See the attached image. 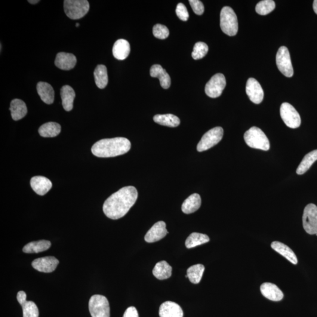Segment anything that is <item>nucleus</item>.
<instances>
[{"label": "nucleus", "mask_w": 317, "mask_h": 317, "mask_svg": "<svg viewBox=\"0 0 317 317\" xmlns=\"http://www.w3.org/2000/svg\"><path fill=\"white\" fill-rule=\"evenodd\" d=\"M123 317H139V315L136 308L130 307L125 311Z\"/></svg>", "instance_id": "ea45409f"}, {"label": "nucleus", "mask_w": 317, "mask_h": 317, "mask_svg": "<svg viewBox=\"0 0 317 317\" xmlns=\"http://www.w3.org/2000/svg\"><path fill=\"white\" fill-rule=\"evenodd\" d=\"M17 298L18 303L20 304L21 306L27 303V294L25 292L23 291L18 292Z\"/></svg>", "instance_id": "a19ab883"}, {"label": "nucleus", "mask_w": 317, "mask_h": 317, "mask_svg": "<svg viewBox=\"0 0 317 317\" xmlns=\"http://www.w3.org/2000/svg\"><path fill=\"white\" fill-rule=\"evenodd\" d=\"M202 200L198 193H194L187 198L181 206V211L185 214L193 213L201 208Z\"/></svg>", "instance_id": "5701e85b"}, {"label": "nucleus", "mask_w": 317, "mask_h": 317, "mask_svg": "<svg viewBox=\"0 0 317 317\" xmlns=\"http://www.w3.org/2000/svg\"><path fill=\"white\" fill-rule=\"evenodd\" d=\"M316 236H317V233L316 234Z\"/></svg>", "instance_id": "a18cd8bd"}, {"label": "nucleus", "mask_w": 317, "mask_h": 317, "mask_svg": "<svg viewBox=\"0 0 317 317\" xmlns=\"http://www.w3.org/2000/svg\"><path fill=\"white\" fill-rule=\"evenodd\" d=\"M59 264V261L56 258L52 256L36 258L32 262L34 269L42 273H52L56 269Z\"/></svg>", "instance_id": "ddd939ff"}, {"label": "nucleus", "mask_w": 317, "mask_h": 317, "mask_svg": "<svg viewBox=\"0 0 317 317\" xmlns=\"http://www.w3.org/2000/svg\"><path fill=\"white\" fill-rule=\"evenodd\" d=\"M138 196V191L135 187H123L105 202L103 206L105 214L113 220L124 217L134 205Z\"/></svg>", "instance_id": "f257e3e1"}, {"label": "nucleus", "mask_w": 317, "mask_h": 317, "mask_svg": "<svg viewBox=\"0 0 317 317\" xmlns=\"http://www.w3.org/2000/svg\"><path fill=\"white\" fill-rule=\"evenodd\" d=\"M177 17L181 21H186L189 19V14L186 6L183 3H178L176 9Z\"/></svg>", "instance_id": "4c0bfd02"}, {"label": "nucleus", "mask_w": 317, "mask_h": 317, "mask_svg": "<svg viewBox=\"0 0 317 317\" xmlns=\"http://www.w3.org/2000/svg\"><path fill=\"white\" fill-rule=\"evenodd\" d=\"M275 2L273 0H264L258 3L255 7V11L258 14L266 15L275 10Z\"/></svg>", "instance_id": "72a5a7b5"}, {"label": "nucleus", "mask_w": 317, "mask_h": 317, "mask_svg": "<svg viewBox=\"0 0 317 317\" xmlns=\"http://www.w3.org/2000/svg\"><path fill=\"white\" fill-rule=\"evenodd\" d=\"M313 9L315 13L317 14V0H315L313 2Z\"/></svg>", "instance_id": "79ce46f5"}, {"label": "nucleus", "mask_w": 317, "mask_h": 317, "mask_svg": "<svg viewBox=\"0 0 317 317\" xmlns=\"http://www.w3.org/2000/svg\"><path fill=\"white\" fill-rule=\"evenodd\" d=\"M226 81L222 73H218L211 77L205 87V92L208 97L216 98L220 97L225 88Z\"/></svg>", "instance_id": "9b49d317"}, {"label": "nucleus", "mask_w": 317, "mask_h": 317, "mask_svg": "<svg viewBox=\"0 0 317 317\" xmlns=\"http://www.w3.org/2000/svg\"><path fill=\"white\" fill-rule=\"evenodd\" d=\"M36 90L40 98L44 103L50 105L54 101L53 88L47 82H39L36 85Z\"/></svg>", "instance_id": "4be33fe9"}, {"label": "nucleus", "mask_w": 317, "mask_h": 317, "mask_svg": "<svg viewBox=\"0 0 317 317\" xmlns=\"http://www.w3.org/2000/svg\"><path fill=\"white\" fill-rule=\"evenodd\" d=\"M89 310L92 317H110V307L107 298L94 295L89 301Z\"/></svg>", "instance_id": "423d86ee"}, {"label": "nucleus", "mask_w": 317, "mask_h": 317, "mask_svg": "<svg viewBox=\"0 0 317 317\" xmlns=\"http://www.w3.org/2000/svg\"><path fill=\"white\" fill-rule=\"evenodd\" d=\"M205 270V266L201 264L191 266L187 270V278L193 284H198L201 281Z\"/></svg>", "instance_id": "473e14b6"}, {"label": "nucleus", "mask_w": 317, "mask_h": 317, "mask_svg": "<svg viewBox=\"0 0 317 317\" xmlns=\"http://www.w3.org/2000/svg\"><path fill=\"white\" fill-rule=\"evenodd\" d=\"M210 241L209 236L205 234L193 233L187 238L185 242L187 248H192L200 245L205 244Z\"/></svg>", "instance_id": "2f4dec72"}, {"label": "nucleus", "mask_w": 317, "mask_h": 317, "mask_svg": "<svg viewBox=\"0 0 317 317\" xmlns=\"http://www.w3.org/2000/svg\"><path fill=\"white\" fill-rule=\"evenodd\" d=\"M130 52V44L127 40L124 39L117 40L113 45V55L117 60H125L129 56Z\"/></svg>", "instance_id": "6ab92c4d"}, {"label": "nucleus", "mask_w": 317, "mask_h": 317, "mask_svg": "<svg viewBox=\"0 0 317 317\" xmlns=\"http://www.w3.org/2000/svg\"><path fill=\"white\" fill-rule=\"evenodd\" d=\"M51 243L50 241H39L28 243L23 248V251L26 253H38L40 252L47 250L50 248Z\"/></svg>", "instance_id": "a878e982"}, {"label": "nucleus", "mask_w": 317, "mask_h": 317, "mask_svg": "<svg viewBox=\"0 0 317 317\" xmlns=\"http://www.w3.org/2000/svg\"><path fill=\"white\" fill-rule=\"evenodd\" d=\"M131 144L127 138L118 137L98 141L92 147L93 155L99 158H112L124 155L131 149Z\"/></svg>", "instance_id": "f03ea898"}, {"label": "nucleus", "mask_w": 317, "mask_h": 317, "mask_svg": "<svg viewBox=\"0 0 317 317\" xmlns=\"http://www.w3.org/2000/svg\"><path fill=\"white\" fill-rule=\"evenodd\" d=\"M271 247L278 253L282 255L286 259H287L292 264H296L298 263V260L296 255L291 249L284 243L279 242H274L271 245Z\"/></svg>", "instance_id": "412c9836"}, {"label": "nucleus", "mask_w": 317, "mask_h": 317, "mask_svg": "<svg viewBox=\"0 0 317 317\" xmlns=\"http://www.w3.org/2000/svg\"><path fill=\"white\" fill-rule=\"evenodd\" d=\"M23 317H38L39 311L36 305L33 301H27L23 305Z\"/></svg>", "instance_id": "c9c22d12"}, {"label": "nucleus", "mask_w": 317, "mask_h": 317, "mask_svg": "<svg viewBox=\"0 0 317 317\" xmlns=\"http://www.w3.org/2000/svg\"><path fill=\"white\" fill-rule=\"evenodd\" d=\"M64 7L65 13L72 20L84 17L89 10V4L87 0H66Z\"/></svg>", "instance_id": "39448f33"}, {"label": "nucleus", "mask_w": 317, "mask_h": 317, "mask_svg": "<svg viewBox=\"0 0 317 317\" xmlns=\"http://www.w3.org/2000/svg\"><path fill=\"white\" fill-rule=\"evenodd\" d=\"M61 127L56 122H50L43 124L39 128L38 132L41 137L44 138H53L60 134Z\"/></svg>", "instance_id": "cd10ccee"}, {"label": "nucleus", "mask_w": 317, "mask_h": 317, "mask_svg": "<svg viewBox=\"0 0 317 317\" xmlns=\"http://www.w3.org/2000/svg\"><path fill=\"white\" fill-rule=\"evenodd\" d=\"M191 7H192L194 13L197 15H201L204 13V5L199 0H190L189 1Z\"/></svg>", "instance_id": "58836bf2"}, {"label": "nucleus", "mask_w": 317, "mask_h": 317, "mask_svg": "<svg viewBox=\"0 0 317 317\" xmlns=\"http://www.w3.org/2000/svg\"><path fill=\"white\" fill-rule=\"evenodd\" d=\"M223 134V129L221 127L211 129L203 135L197 146V150L198 152H203L216 145L222 140Z\"/></svg>", "instance_id": "0eeeda50"}, {"label": "nucleus", "mask_w": 317, "mask_h": 317, "mask_svg": "<svg viewBox=\"0 0 317 317\" xmlns=\"http://www.w3.org/2000/svg\"><path fill=\"white\" fill-rule=\"evenodd\" d=\"M280 115L282 121L288 127L295 129L300 127L301 125V117L291 104L284 103L280 107Z\"/></svg>", "instance_id": "1a4fd4ad"}, {"label": "nucleus", "mask_w": 317, "mask_h": 317, "mask_svg": "<svg viewBox=\"0 0 317 317\" xmlns=\"http://www.w3.org/2000/svg\"><path fill=\"white\" fill-rule=\"evenodd\" d=\"M316 161H317V149L307 153L304 157L302 161L301 162L297 169V174L298 175L304 174Z\"/></svg>", "instance_id": "7c9ffc66"}, {"label": "nucleus", "mask_w": 317, "mask_h": 317, "mask_svg": "<svg viewBox=\"0 0 317 317\" xmlns=\"http://www.w3.org/2000/svg\"><path fill=\"white\" fill-rule=\"evenodd\" d=\"M304 229L309 235L317 233V207L315 204L308 205L304 210L303 216Z\"/></svg>", "instance_id": "9d476101"}, {"label": "nucleus", "mask_w": 317, "mask_h": 317, "mask_svg": "<svg viewBox=\"0 0 317 317\" xmlns=\"http://www.w3.org/2000/svg\"><path fill=\"white\" fill-rule=\"evenodd\" d=\"M209 47L205 42H198L194 46L192 56L194 60L202 59L208 54Z\"/></svg>", "instance_id": "f704fd0d"}, {"label": "nucleus", "mask_w": 317, "mask_h": 317, "mask_svg": "<svg viewBox=\"0 0 317 317\" xmlns=\"http://www.w3.org/2000/svg\"><path fill=\"white\" fill-rule=\"evenodd\" d=\"M79 23H76V27H79Z\"/></svg>", "instance_id": "c03bdc74"}, {"label": "nucleus", "mask_w": 317, "mask_h": 317, "mask_svg": "<svg viewBox=\"0 0 317 317\" xmlns=\"http://www.w3.org/2000/svg\"><path fill=\"white\" fill-rule=\"evenodd\" d=\"M76 61V58L74 55L66 52H60L57 55L55 64L61 70H70L75 67Z\"/></svg>", "instance_id": "a211bd4d"}, {"label": "nucleus", "mask_w": 317, "mask_h": 317, "mask_svg": "<svg viewBox=\"0 0 317 317\" xmlns=\"http://www.w3.org/2000/svg\"><path fill=\"white\" fill-rule=\"evenodd\" d=\"M10 110L12 118L14 121H19L23 119L27 113L26 104L22 100L15 99L11 101Z\"/></svg>", "instance_id": "393cba45"}, {"label": "nucleus", "mask_w": 317, "mask_h": 317, "mask_svg": "<svg viewBox=\"0 0 317 317\" xmlns=\"http://www.w3.org/2000/svg\"><path fill=\"white\" fill-rule=\"evenodd\" d=\"M153 35L160 39L167 38L169 35V31L167 27L162 24H156L153 28Z\"/></svg>", "instance_id": "e433bc0d"}, {"label": "nucleus", "mask_w": 317, "mask_h": 317, "mask_svg": "<svg viewBox=\"0 0 317 317\" xmlns=\"http://www.w3.org/2000/svg\"><path fill=\"white\" fill-rule=\"evenodd\" d=\"M29 1L30 3V4H37V3L39 2V0H37V1H36V0H35H35H29V1Z\"/></svg>", "instance_id": "37998d69"}, {"label": "nucleus", "mask_w": 317, "mask_h": 317, "mask_svg": "<svg viewBox=\"0 0 317 317\" xmlns=\"http://www.w3.org/2000/svg\"><path fill=\"white\" fill-rule=\"evenodd\" d=\"M61 97L64 109L66 111H70L73 109V101L75 97V92L69 85L63 86L61 89Z\"/></svg>", "instance_id": "b1692460"}, {"label": "nucleus", "mask_w": 317, "mask_h": 317, "mask_svg": "<svg viewBox=\"0 0 317 317\" xmlns=\"http://www.w3.org/2000/svg\"><path fill=\"white\" fill-rule=\"evenodd\" d=\"M244 139L246 144L251 148L269 150L270 141L265 134L260 128L253 127L245 132Z\"/></svg>", "instance_id": "7ed1b4c3"}, {"label": "nucleus", "mask_w": 317, "mask_h": 317, "mask_svg": "<svg viewBox=\"0 0 317 317\" xmlns=\"http://www.w3.org/2000/svg\"><path fill=\"white\" fill-rule=\"evenodd\" d=\"M261 294L264 297L273 301H280L282 300L284 294L280 289L275 284L264 282L260 287Z\"/></svg>", "instance_id": "2eb2a0df"}, {"label": "nucleus", "mask_w": 317, "mask_h": 317, "mask_svg": "<svg viewBox=\"0 0 317 317\" xmlns=\"http://www.w3.org/2000/svg\"><path fill=\"white\" fill-rule=\"evenodd\" d=\"M31 186L35 192L40 196H44L51 189L52 184L48 178L36 176L32 177L30 181Z\"/></svg>", "instance_id": "dca6fc26"}, {"label": "nucleus", "mask_w": 317, "mask_h": 317, "mask_svg": "<svg viewBox=\"0 0 317 317\" xmlns=\"http://www.w3.org/2000/svg\"><path fill=\"white\" fill-rule=\"evenodd\" d=\"M220 27L227 35L235 36L238 32V20L233 9L224 7L220 13Z\"/></svg>", "instance_id": "20e7f679"}, {"label": "nucleus", "mask_w": 317, "mask_h": 317, "mask_svg": "<svg viewBox=\"0 0 317 317\" xmlns=\"http://www.w3.org/2000/svg\"><path fill=\"white\" fill-rule=\"evenodd\" d=\"M160 317H183L182 309L176 303L166 301L159 308Z\"/></svg>", "instance_id": "f3484780"}, {"label": "nucleus", "mask_w": 317, "mask_h": 317, "mask_svg": "<svg viewBox=\"0 0 317 317\" xmlns=\"http://www.w3.org/2000/svg\"><path fill=\"white\" fill-rule=\"evenodd\" d=\"M95 84L100 89L106 87L108 82L106 67L104 65H98L94 73Z\"/></svg>", "instance_id": "c85d7f7f"}, {"label": "nucleus", "mask_w": 317, "mask_h": 317, "mask_svg": "<svg viewBox=\"0 0 317 317\" xmlns=\"http://www.w3.org/2000/svg\"><path fill=\"white\" fill-rule=\"evenodd\" d=\"M168 233L166 228V223L164 221H160L157 222L147 232L144 240L147 243H154L164 238Z\"/></svg>", "instance_id": "4468645a"}, {"label": "nucleus", "mask_w": 317, "mask_h": 317, "mask_svg": "<svg viewBox=\"0 0 317 317\" xmlns=\"http://www.w3.org/2000/svg\"><path fill=\"white\" fill-rule=\"evenodd\" d=\"M246 94L249 99L255 104H259L263 101L264 92L260 83L256 79L250 78L248 79L246 88Z\"/></svg>", "instance_id": "f8f14e48"}, {"label": "nucleus", "mask_w": 317, "mask_h": 317, "mask_svg": "<svg viewBox=\"0 0 317 317\" xmlns=\"http://www.w3.org/2000/svg\"><path fill=\"white\" fill-rule=\"evenodd\" d=\"M150 75L153 78H158L161 83V87L168 89L171 84V77L166 70L160 65H153L150 70Z\"/></svg>", "instance_id": "aec40b11"}, {"label": "nucleus", "mask_w": 317, "mask_h": 317, "mask_svg": "<svg viewBox=\"0 0 317 317\" xmlns=\"http://www.w3.org/2000/svg\"><path fill=\"white\" fill-rule=\"evenodd\" d=\"M276 64L280 72L283 75L291 78L294 74L293 67H292L290 52L288 48L282 46L279 48L276 55Z\"/></svg>", "instance_id": "6e6552de"}, {"label": "nucleus", "mask_w": 317, "mask_h": 317, "mask_svg": "<svg viewBox=\"0 0 317 317\" xmlns=\"http://www.w3.org/2000/svg\"><path fill=\"white\" fill-rule=\"evenodd\" d=\"M172 268L165 261L157 263L153 270V275L159 280H165L171 278Z\"/></svg>", "instance_id": "bb28decb"}, {"label": "nucleus", "mask_w": 317, "mask_h": 317, "mask_svg": "<svg viewBox=\"0 0 317 317\" xmlns=\"http://www.w3.org/2000/svg\"><path fill=\"white\" fill-rule=\"evenodd\" d=\"M153 121L157 124L166 127L175 128L180 125V119L172 114L156 115L153 117Z\"/></svg>", "instance_id": "c756f323"}]
</instances>
